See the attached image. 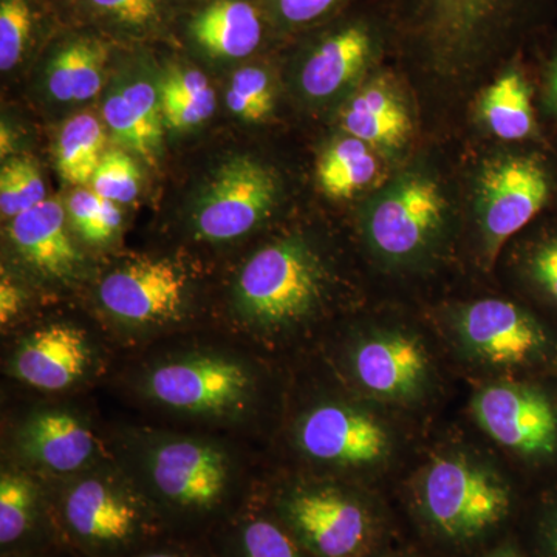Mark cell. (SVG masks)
I'll list each match as a JSON object with an SVG mask.
<instances>
[{"label":"cell","mask_w":557,"mask_h":557,"mask_svg":"<svg viewBox=\"0 0 557 557\" xmlns=\"http://www.w3.org/2000/svg\"><path fill=\"white\" fill-rule=\"evenodd\" d=\"M539 0H398L392 27L438 67H463L518 35Z\"/></svg>","instance_id":"6da1fadb"},{"label":"cell","mask_w":557,"mask_h":557,"mask_svg":"<svg viewBox=\"0 0 557 557\" xmlns=\"http://www.w3.org/2000/svg\"><path fill=\"white\" fill-rule=\"evenodd\" d=\"M324 271L296 239L267 245L245 263L236 284L237 310L260 325L296 321L321 299Z\"/></svg>","instance_id":"7a4b0ae2"},{"label":"cell","mask_w":557,"mask_h":557,"mask_svg":"<svg viewBox=\"0 0 557 557\" xmlns=\"http://www.w3.org/2000/svg\"><path fill=\"white\" fill-rule=\"evenodd\" d=\"M423 507L440 533L469 539L485 533L507 516L509 494L490 472L468 461L442 458L424 479Z\"/></svg>","instance_id":"3957f363"},{"label":"cell","mask_w":557,"mask_h":557,"mask_svg":"<svg viewBox=\"0 0 557 557\" xmlns=\"http://www.w3.org/2000/svg\"><path fill=\"white\" fill-rule=\"evenodd\" d=\"M276 175L249 157L225 161L197 200L194 231L201 240L228 242L255 230L277 201Z\"/></svg>","instance_id":"277c9868"},{"label":"cell","mask_w":557,"mask_h":557,"mask_svg":"<svg viewBox=\"0 0 557 557\" xmlns=\"http://www.w3.org/2000/svg\"><path fill=\"white\" fill-rule=\"evenodd\" d=\"M146 391L160 405L182 412L230 416L247 403L251 379L240 362L205 355L153 369Z\"/></svg>","instance_id":"5b68a950"},{"label":"cell","mask_w":557,"mask_h":557,"mask_svg":"<svg viewBox=\"0 0 557 557\" xmlns=\"http://www.w3.org/2000/svg\"><path fill=\"white\" fill-rule=\"evenodd\" d=\"M282 515L300 544L318 557H357L372 531L364 507L329 487L289 494Z\"/></svg>","instance_id":"8992f818"},{"label":"cell","mask_w":557,"mask_h":557,"mask_svg":"<svg viewBox=\"0 0 557 557\" xmlns=\"http://www.w3.org/2000/svg\"><path fill=\"white\" fill-rule=\"evenodd\" d=\"M547 197V174L537 161L516 157L496 161L483 171L480 209L491 259L534 219Z\"/></svg>","instance_id":"52a82bcc"},{"label":"cell","mask_w":557,"mask_h":557,"mask_svg":"<svg viewBox=\"0 0 557 557\" xmlns=\"http://www.w3.org/2000/svg\"><path fill=\"white\" fill-rule=\"evenodd\" d=\"M445 209V199L434 182L418 175L403 178L372 208L370 240L387 258H409L437 233Z\"/></svg>","instance_id":"ba28073f"},{"label":"cell","mask_w":557,"mask_h":557,"mask_svg":"<svg viewBox=\"0 0 557 557\" xmlns=\"http://www.w3.org/2000/svg\"><path fill=\"white\" fill-rule=\"evenodd\" d=\"M149 468L161 496L183 511H211L225 497L228 460L222 450L208 443H163L150 456Z\"/></svg>","instance_id":"9c48e42d"},{"label":"cell","mask_w":557,"mask_h":557,"mask_svg":"<svg viewBox=\"0 0 557 557\" xmlns=\"http://www.w3.org/2000/svg\"><path fill=\"white\" fill-rule=\"evenodd\" d=\"M185 296V274L164 259L127 263L100 285L104 309L129 324H156L177 318Z\"/></svg>","instance_id":"30bf717a"},{"label":"cell","mask_w":557,"mask_h":557,"mask_svg":"<svg viewBox=\"0 0 557 557\" xmlns=\"http://www.w3.org/2000/svg\"><path fill=\"white\" fill-rule=\"evenodd\" d=\"M383 36V22L372 16L348 17L319 35L300 67L304 91L317 100L338 94L373 61Z\"/></svg>","instance_id":"8fae6325"},{"label":"cell","mask_w":557,"mask_h":557,"mask_svg":"<svg viewBox=\"0 0 557 557\" xmlns=\"http://www.w3.org/2000/svg\"><path fill=\"white\" fill-rule=\"evenodd\" d=\"M274 27L263 0H201L183 21L189 46L212 61L247 60Z\"/></svg>","instance_id":"7c38bea8"},{"label":"cell","mask_w":557,"mask_h":557,"mask_svg":"<svg viewBox=\"0 0 557 557\" xmlns=\"http://www.w3.org/2000/svg\"><path fill=\"white\" fill-rule=\"evenodd\" d=\"M474 413L480 426L500 445L525 454L555 450V410L531 388L516 384L486 387L475 397Z\"/></svg>","instance_id":"4fadbf2b"},{"label":"cell","mask_w":557,"mask_h":557,"mask_svg":"<svg viewBox=\"0 0 557 557\" xmlns=\"http://www.w3.org/2000/svg\"><path fill=\"white\" fill-rule=\"evenodd\" d=\"M62 515L70 534L97 549L124 547L145 527L137 505L116 487L97 479L83 480L69 491Z\"/></svg>","instance_id":"5bb4252c"},{"label":"cell","mask_w":557,"mask_h":557,"mask_svg":"<svg viewBox=\"0 0 557 557\" xmlns=\"http://www.w3.org/2000/svg\"><path fill=\"white\" fill-rule=\"evenodd\" d=\"M299 443L310 457L338 465L373 463L387 450V435L381 424L339 405L311 410L300 423Z\"/></svg>","instance_id":"9a60e30c"},{"label":"cell","mask_w":557,"mask_h":557,"mask_svg":"<svg viewBox=\"0 0 557 557\" xmlns=\"http://www.w3.org/2000/svg\"><path fill=\"white\" fill-rule=\"evenodd\" d=\"M458 330L467 346L493 364L525 361L542 346V333L534 321L505 300L472 304L461 313Z\"/></svg>","instance_id":"2e32d148"},{"label":"cell","mask_w":557,"mask_h":557,"mask_svg":"<svg viewBox=\"0 0 557 557\" xmlns=\"http://www.w3.org/2000/svg\"><path fill=\"white\" fill-rule=\"evenodd\" d=\"M90 350L86 336L70 325H49L28 336L11 361V369L28 386L62 391L86 373Z\"/></svg>","instance_id":"e0dca14e"},{"label":"cell","mask_w":557,"mask_h":557,"mask_svg":"<svg viewBox=\"0 0 557 557\" xmlns=\"http://www.w3.org/2000/svg\"><path fill=\"white\" fill-rule=\"evenodd\" d=\"M10 239L21 258L50 277H69L79 263V252L65 228V211L54 200H44L11 219Z\"/></svg>","instance_id":"ac0fdd59"},{"label":"cell","mask_w":557,"mask_h":557,"mask_svg":"<svg viewBox=\"0 0 557 557\" xmlns=\"http://www.w3.org/2000/svg\"><path fill=\"white\" fill-rule=\"evenodd\" d=\"M359 383L381 397L413 394L426 376L428 359L417 341L387 335L366 341L354 359Z\"/></svg>","instance_id":"d6986e66"},{"label":"cell","mask_w":557,"mask_h":557,"mask_svg":"<svg viewBox=\"0 0 557 557\" xmlns=\"http://www.w3.org/2000/svg\"><path fill=\"white\" fill-rule=\"evenodd\" d=\"M110 47L100 35L70 32L58 40L47 62V87L61 102H83L100 94Z\"/></svg>","instance_id":"ffe728a7"},{"label":"cell","mask_w":557,"mask_h":557,"mask_svg":"<svg viewBox=\"0 0 557 557\" xmlns=\"http://www.w3.org/2000/svg\"><path fill=\"white\" fill-rule=\"evenodd\" d=\"M17 438L28 460L54 472L79 469L95 449L89 429L62 410L36 413L22 426Z\"/></svg>","instance_id":"44dd1931"},{"label":"cell","mask_w":557,"mask_h":557,"mask_svg":"<svg viewBox=\"0 0 557 557\" xmlns=\"http://www.w3.org/2000/svg\"><path fill=\"white\" fill-rule=\"evenodd\" d=\"M106 124L124 149L156 163L161 146L160 97L146 79L132 81L104 102Z\"/></svg>","instance_id":"7402d4cb"},{"label":"cell","mask_w":557,"mask_h":557,"mask_svg":"<svg viewBox=\"0 0 557 557\" xmlns=\"http://www.w3.org/2000/svg\"><path fill=\"white\" fill-rule=\"evenodd\" d=\"M359 91L343 113V127L350 137L376 148L398 149L412 132L408 109L394 90L384 84Z\"/></svg>","instance_id":"603a6c76"},{"label":"cell","mask_w":557,"mask_h":557,"mask_svg":"<svg viewBox=\"0 0 557 557\" xmlns=\"http://www.w3.org/2000/svg\"><path fill=\"white\" fill-rule=\"evenodd\" d=\"M381 174L372 146L354 137L330 146L318 163L319 186L332 199H350L379 182Z\"/></svg>","instance_id":"cb8c5ba5"},{"label":"cell","mask_w":557,"mask_h":557,"mask_svg":"<svg viewBox=\"0 0 557 557\" xmlns=\"http://www.w3.org/2000/svg\"><path fill=\"white\" fill-rule=\"evenodd\" d=\"M159 97L163 123L171 129H190L214 113V90L196 67L171 65L160 81Z\"/></svg>","instance_id":"d4e9b609"},{"label":"cell","mask_w":557,"mask_h":557,"mask_svg":"<svg viewBox=\"0 0 557 557\" xmlns=\"http://www.w3.org/2000/svg\"><path fill=\"white\" fill-rule=\"evenodd\" d=\"M483 120L494 135L507 141L527 138L534 126L530 89L522 73L511 70L483 95Z\"/></svg>","instance_id":"484cf974"},{"label":"cell","mask_w":557,"mask_h":557,"mask_svg":"<svg viewBox=\"0 0 557 557\" xmlns=\"http://www.w3.org/2000/svg\"><path fill=\"white\" fill-rule=\"evenodd\" d=\"M106 134L95 116H73L62 126L57 146V166L72 185H90L104 157Z\"/></svg>","instance_id":"4316f807"},{"label":"cell","mask_w":557,"mask_h":557,"mask_svg":"<svg viewBox=\"0 0 557 557\" xmlns=\"http://www.w3.org/2000/svg\"><path fill=\"white\" fill-rule=\"evenodd\" d=\"M90 21L132 39L159 33L166 21V0H79Z\"/></svg>","instance_id":"83f0119b"},{"label":"cell","mask_w":557,"mask_h":557,"mask_svg":"<svg viewBox=\"0 0 557 557\" xmlns=\"http://www.w3.org/2000/svg\"><path fill=\"white\" fill-rule=\"evenodd\" d=\"M35 0H0V70L10 72L27 57L38 36Z\"/></svg>","instance_id":"f1b7e54d"},{"label":"cell","mask_w":557,"mask_h":557,"mask_svg":"<svg viewBox=\"0 0 557 557\" xmlns=\"http://www.w3.org/2000/svg\"><path fill=\"white\" fill-rule=\"evenodd\" d=\"M38 515V490L30 479L3 472L0 479V544L10 547L27 536Z\"/></svg>","instance_id":"f546056e"},{"label":"cell","mask_w":557,"mask_h":557,"mask_svg":"<svg viewBox=\"0 0 557 557\" xmlns=\"http://www.w3.org/2000/svg\"><path fill=\"white\" fill-rule=\"evenodd\" d=\"M67 209L73 228L89 244H106L115 236L123 222L116 203L102 199L94 189L73 190Z\"/></svg>","instance_id":"4dcf8cb0"},{"label":"cell","mask_w":557,"mask_h":557,"mask_svg":"<svg viewBox=\"0 0 557 557\" xmlns=\"http://www.w3.org/2000/svg\"><path fill=\"white\" fill-rule=\"evenodd\" d=\"M226 104L234 115L249 123L265 120L273 110L270 73L259 65H244L231 78Z\"/></svg>","instance_id":"1f68e13d"},{"label":"cell","mask_w":557,"mask_h":557,"mask_svg":"<svg viewBox=\"0 0 557 557\" xmlns=\"http://www.w3.org/2000/svg\"><path fill=\"white\" fill-rule=\"evenodd\" d=\"M46 185L38 166L27 159H13L0 172V209L7 219H14L46 199Z\"/></svg>","instance_id":"d6a6232c"},{"label":"cell","mask_w":557,"mask_h":557,"mask_svg":"<svg viewBox=\"0 0 557 557\" xmlns=\"http://www.w3.org/2000/svg\"><path fill=\"white\" fill-rule=\"evenodd\" d=\"M91 189L113 203H131L138 196L139 171L124 150H109L91 178Z\"/></svg>","instance_id":"836d02e7"},{"label":"cell","mask_w":557,"mask_h":557,"mask_svg":"<svg viewBox=\"0 0 557 557\" xmlns=\"http://www.w3.org/2000/svg\"><path fill=\"white\" fill-rule=\"evenodd\" d=\"M236 557H304L296 542L269 519H249L237 534Z\"/></svg>","instance_id":"e575fe53"},{"label":"cell","mask_w":557,"mask_h":557,"mask_svg":"<svg viewBox=\"0 0 557 557\" xmlns=\"http://www.w3.org/2000/svg\"><path fill=\"white\" fill-rule=\"evenodd\" d=\"M347 2L348 0H263L274 27L284 32L314 27L332 17Z\"/></svg>","instance_id":"d590c367"},{"label":"cell","mask_w":557,"mask_h":557,"mask_svg":"<svg viewBox=\"0 0 557 557\" xmlns=\"http://www.w3.org/2000/svg\"><path fill=\"white\" fill-rule=\"evenodd\" d=\"M534 273L544 287L557 298V240L539 249L534 258Z\"/></svg>","instance_id":"8d00e7d4"},{"label":"cell","mask_w":557,"mask_h":557,"mask_svg":"<svg viewBox=\"0 0 557 557\" xmlns=\"http://www.w3.org/2000/svg\"><path fill=\"white\" fill-rule=\"evenodd\" d=\"M21 289L14 285L11 278L3 276L0 282V322L9 324L11 319L20 313L22 307Z\"/></svg>","instance_id":"74e56055"},{"label":"cell","mask_w":557,"mask_h":557,"mask_svg":"<svg viewBox=\"0 0 557 557\" xmlns=\"http://www.w3.org/2000/svg\"><path fill=\"white\" fill-rule=\"evenodd\" d=\"M552 89H553V97H555V100L557 101V57H556L555 62H553Z\"/></svg>","instance_id":"f35d334b"},{"label":"cell","mask_w":557,"mask_h":557,"mask_svg":"<svg viewBox=\"0 0 557 557\" xmlns=\"http://www.w3.org/2000/svg\"><path fill=\"white\" fill-rule=\"evenodd\" d=\"M139 557H185V556L175 555V553L160 552V553H149V555H143V556H139Z\"/></svg>","instance_id":"ab89813d"},{"label":"cell","mask_w":557,"mask_h":557,"mask_svg":"<svg viewBox=\"0 0 557 557\" xmlns=\"http://www.w3.org/2000/svg\"><path fill=\"white\" fill-rule=\"evenodd\" d=\"M553 557H557V527L555 528V533H553Z\"/></svg>","instance_id":"60d3db41"},{"label":"cell","mask_w":557,"mask_h":557,"mask_svg":"<svg viewBox=\"0 0 557 557\" xmlns=\"http://www.w3.org/2000/svg\"><path fill=\"white\" fill-rule=\"evenodd\" d=\"M490 557H516V556L511 555V553L502 552V553H497V555H493V556H490Z\"/></svg>","instance_id":"b9f144b4"}]
</instances>
